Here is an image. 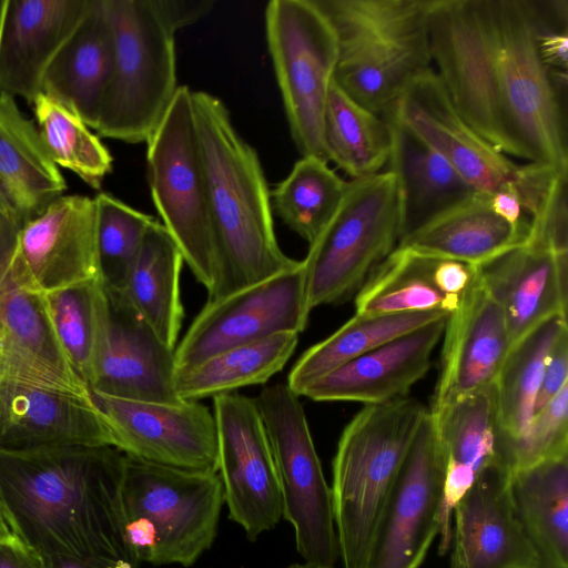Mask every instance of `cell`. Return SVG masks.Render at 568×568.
<instances>
[{"label": "cell", "mask_w": 568, "mask_h": 568, "mask_svg": "<svg viewBox=\"0 0 568 568\" xmlns=\"http://www.w3.org/2000/svg\"><path fill=\"white\" fill-rule=\"evenodd\" d=\"M4 4H6V0H0V28H1V22H2Z\"/></svg>", "instance_id": "f907efd6"}, {"label": "cell", "mask_w": 568, "mask_h": 568, "mask_svg": "<svg viewBox=\"0 0 568 568\" xmlns=\"http://www.w3.org/2000/svg\"><path fill=\"white\" fill-rule=\"evenodd\" d=\"M181 250L161 222L154 220L121 292L155 335L175 349L183 320Z\"/></svg>", "instance_id": "4dcf8cb0"}, {"label": "cell", "mask_w": 568, "mask_h": 568, "mask_svg": "<svg viewBox=\"0 0 568 568\" xmlns=\"http://www.w3.org/2000/svg\"><path fill=\"white\" fill-rule=\"evenodd\" d=\"M439 373L429 410L493 386L509 351L503 311L478 267L457 307L446 318Z\"/></svg>", "instance_id": "d6986e66"}, {"label": "cell", "mask_w": 568, "mask_h": 568, "mask_svg": "<svg viewBox=\"0 0 568 568\" xmlns=\"http://www.w3.org/2000/svg\"><path fill=\"white\" fill-rule=\"evenodd\" d=\"M346 186L347 181L327 162L302 156L271 191L272 207L286 226L310 244L337 210Z\"/></svg>", "instance_id": "74e56055"}, {"label": "cell", "mask_w": 568, "mask_h": 568, "mask_svg": "<svg viewBox=\"0 0 568 568\" xmlns=\"http://www.w3.org/2000/svg\"><path fill=\"white\" fill-rule=\"evenodd\" d=\"M313 568H336V567H313Z\"/></svg>", "instance_id": "816d5d0a"}, {"label": "cell", "mask_w": 568, "mask_h": 568, "mask_svg": "<svg viewBox=\"0 0 568 568\" xmlns=\"http://www.w3.org/2000/svg\"><path fill=\"white\" fill-rule=\"evenodd\" d=\"M11 530L9 529L2 514H1V510H0V539H3L6 537H8L9 535H11Z\"/></svg>", "instance_id": "c3c4849f"}, {"label": "cell", "mask_w": 568, "mask_h": 568, "mask_svg": "<svg viewBox=\"0 0 568 568\" xmlns=\"http://www.w3.org/2000/svg\"><path fill=\"white\" fill-rule=\"evenodd\" d=\"M478 272L503 311L509 348L549 318H567L568 253L529 240Z\"/></svg>", "instance_id": "603a6c76"}, {"label": "cell", "mask_w": 568, "mask_h": 568, "mask_svg": "<svg viewBox=\"0 0 568 568\" xmlns=\"http://www.w3.org/2000/svg\"><path fill=\"white\" fill-rule=\"evenodd\" d=\"M265 34L292 140L302 156L329 162L324 113L338 49L314 0H272Z\"/></svg>", "instance_id": "8fae6325"}, {"label": "cell", "mask_w": 568, "mask_h": 568, "mask_svg": "<svg viewBox=\"0 0 568 568\" xmlns=\"http://www.w3.org/2000/svg\"><path fill=\"white\" fill-rule=\"evenodd\" d=\"M22 220L0 195V390L29 386L89 398L52 329L42 294L32 290L17 257Z\"/></svg>", "instance_id": "7c38bea8"}, {"label": "cell", "mask_w": 568, "mask_h": 568, "mask_svg": "<svg viewBox=\"0 0 568 568\" xmlns=\"http://www.w3.org/2000/svg\"><path fill=\"white\" fill-rule=\"evenodd\" d=\"M444 466L438 552L450 548L453 510L487 469L510 471L496 419L493 386L429 410ZM511 473V471H510Z\"/></svg>", "instance_id": "44dd1931"}, {"label": "cell", "mask_w": 568, "mask_h": 568, "mask_svg": "<svg viewBox=\"0 0 568 568\" xmlns=\"http://www.w3.org/2000/svg\"><path fill=\"white\" fill-rule=\"evenodd\" d=\"M568 456V384L536 412L526 434L507 446L513 473Z\"/></svg>", "instance_id": "60d3db41"}, {"label": "cell", "mask_w": 568, "mask_h": 568, "mask_svg": "<svg viewBox=\"0 0 568 568\" xmlns=\"http://www.w3.org/2000/svg\"><path fill=\"white\" fill-rule=\"evenodd\" d=\"M284 568H313V567L305 562H295V564H291Z\"/></svg>", "instance_id": "681fc988"}, {"label": "cell", "mask_w": 568, "mask_h": 568, "mask_svg": "<svg viewBox=\"0 0 568 568\" xmlns=\"http://www.w3.org/2000/svg\"><path fill=\"white\" fill-rule=\"evenodd\" d=\"M384 113L440 153L478 192L491 195L507 185L516 186L521 165L462 119L432 68L412 80Z\"/></svg>", "instance_id": "e0dca14e"}, {"label": "cell", "mask_w": 568, "mask_h": 568, "mask_svg": "<svg viewBox=\"0 0 568 568\" xmlns=\"http://www.w3.org/2000/svg\"><path fill=\"white\" fill-rule=\"evenodd\" d=\"M122 506L128 546L142 564L193 566L215 541L224 506L217 473L125 456Z\"/></svg>", "instance_id": "52a82bcc"}, {"label": "cell", "mask_w": 568, "mask_h": 568, "mask_svg": "<svg viewBox=\"0 0 568 568\" xmlns=\"http://www.w3.org/2000/svg\"><path fill=\"white\" fill-rule=\"evenodd\" d=\"M114 62V34L105 0H89L75 30L49 64L42 92L94 130Z\"/></svg>", "instance_id": "4316f807"}, {"label": "cell", "mask_w": 568, "mask_h": 568, "mask_svg": "<svg viewBox=\"0 0 568 568\" xmlns=\"http://www.w3.org/2000/svg\"><path fill=\"white\" fill-rule=\"evenodd\" d=\"M0 568H43L40 556L13 534L0 539Z\"/></svg>", "instance_id": "f6af8a7d"}, {"label": "cell", "mask_w": 568, "mask_h": 568, "mask_svg": "<svg viewBox=\"0 0 568 568\" xmlns=\"http://www.w3.org/2000/svg\"><path fill=\"white\" fill-rule=\"evenodd\" d=\"M298 334L283 333L220 352L175 372L174 388L182 400L200 402L234 390L265 384L286 365Z\"/></svg>", "instance_id": "1f68e13d"}, {"label": "cell", "mask_w": 568, "mask_h": 568, "mask_svg": "<svg viewBox=\"0 0 568 568\" xmlns=\"http://www.w3.org/2000/svg\"><path fill=\"white\" fill-rule=\"evenodd\" d=\"M539 14L541 27L537 36V49L540 60L551 72L567 74L568 30L554 27L542 18L540 11Z\"/></svg>", "instance_id": "7bdbcfd3"}, {"label": "cell", "mask_w": 568, "mask_h": 568, "mask_svg": "<svg viewBox=\"0 0 568 568\" xmlns=\"http://www.w3.org/2000/svg\"><path fill=\"white\" fill-rule=\"evenodd\" d=\"M89 0H6L0 28V93L33 104L44 73Z\"/></svg>", "instance_id": "cb8c5ba5"}, {"label": "cell", "mask_w": 568, "mask_h": 568, "mask_svg": "<svg viewBox=\"0 0 568 568\" xmlns=\"http://www.w3.org/2000/svg\"><path fill=\"white\" fill-rule=\"evenodd\" d=\"M388 171L395 176L400 239L473 196L475 190L435 149L387 113Z\"/></svg>", "instance_id": "484cf974"}, {"label": "cell", "mask_w": 568, "mask_h": 568, "mask_svg": "<svg viewBox=\"0 0 568 568\" xmlns=\"http://www.w3.org/2000/svg\"><path fill=\"white\" fill-rule=\"evenodd\" d=\"M336 37V84L384 113L430 68L429 0H314Z\"/></svg>", "instance_id": "5b68a950"}, {"label": "cell", "mask_w": 568, "mask_h": 568, "mask_svg": "<svg viewBox=\"0 0 568 568\" xmlns=\"http://www.w3.org/2000/svg\"><path fill=\"white\" fill-rule=\"evenodd\" d=\"M511 473L484 471L453 510L450 568H537L513 510Z\"/></svg>", "instance_id": "7402d4cb"}, {"label": "cell", "mask_w": 568, "mask_h": 568, "mask_svg": "<svg viewBox=\"0 0 568 568\" xmlns=\"http://www.w3.org/2000/svg\"><path fill=\"white\" fill-rule=\"evenodd\" d=\"M125 455L112 446L0 448V510L38 555L139 568L124 529Z\"/></svg>", "instance_id": "7a4b0ae2"}, {"label": "cell", "mask_w": 568, "mask_h": 568, "mask_svg": "<svg viewBox=\"0 0 568 568\" xmlns=\"http://www.w3.org/2000/svg\"><path fill=\"white\" fill-rule=\"evenodd\" d=\"M447 316L346 363L314 382L301 396L316 402H358L364 405L406 397L429 371Z\"/></svg>", "instance_id": "d4e9b609"}, {"label": "cell", "mask_w": 568, "mask_h": 568, "mask_svg": "<svg viewBox=\"0 0 568 568\" xmlns=\"http://www.w3.org/2000/svg\"><path fill=\"white\" fill-rule=\"evenodd\" d=\"M43 568H109L100 564L62 555H39Z\"/></svg>", "instance_id": "7dc6e473"}, {"label": "cell", "mask_w": 568, "mask_h": 568, "mask_svg": "<svg viewBox=\"0 0 568 568\" xmlns=\"http://www.w3.org/2000/svg\"><path fill=\"white\" fill-rule=\"evenodd\" d=\"M287 384L265 386L254 398L278 478L283 518L312 567H335L339 549L328 486L305 410Z\"/></svg>", "instance_id": "30bf717a"}, {"label": "cell", "mask_w": 568, "mask_h": 568, "mask_svg": "<svg viewBox=\"0 0 568 568\" xmlns=\"http://www.w3.org/2000/svg\"><path fill=\"white\" fill-rule=\"evenodd\" d=\"M428 412L406 396L364 405L345 426L331 486L343 568H364L387 498Z\"/></svg>", "instance_id": "277c9868"}, {"label": "cell", "mask_w": 568, "mask_h": 568, "mask_svg": "<svg viewBox=\"0 0 568 568\" xmlns=\"http://www.w3.org/2000/svg\"><path fill=\"white\" fill-rule=\"evenodd\" d=\"M217 474L229 518L255 541L283 518L282 496L268 439L254 398L229 393L213 398Z\"/></svg>", "instance_id": "5bb4252c"}, {"label": "cell", "mask_w": 568, "mask_h": 568, "mask_svg": "<svg viewBox=\"0 0 568 568\" xmlns=\"http://www.w3.org/2000/svg\"><path fill=\"white\" fill-rule=\"evenodd\" d=\"M490 205L499 217L511 224H516L527 216L523 215V207L513 185H507L491 194Z\"/></svg>", "instance_id": "bcb514c9"}, {"label": "cell", "mask_w": 568, "mask_h": 568, "mask_svg": "<svg viewBox=\"0 0 568 568\" xmlns=\"http://www.w3.org/2000/svg\"><path fill=\"white\" fill-rule=\"evenodd\" d=\"M536 1L430 0L432 61L454 108L503 154L568 172L556 84L540 60Z\"/></svg>", "instance_id": "6da1fadb"}, {"label": "cell", "mask_w": 568, "mask_h": 568, "mask_svg": "<svg viewBox=\"0 0 568 568\" xmlns=\"http://www.w3.org/2000/svg\"><path fill=\"white\" fill-rule=\"evenodd\" d=\"M67 183L39 129L13 97L0 93V195L28 220L62 196Z\"/></svg>", "instance_id": "f1b7e54d"}, {"label": "cell", "mask_w": 568, "mask_h": 568, "mask_svg": "<svg viewBox=\"0 0 568 568\" xmlns=\"http://www.w3.org/2000/svg\"><path fill=\"white\" fill-rule=\"evenodd\" d=\"M106 293L108 317L90 389L124 399L182 402L174 388L175 349L155 335L121 291L106 287Z\"/></svg>", "instance_id": "ffe728a7"}, {"label": "cell", "mask_w": 568, "mask_h": 568, "mask_svg": "<svg viewBox=\"0 0 568 568\" xmlns=\"http://www.w3.org/2000/svg\"><path fill=\"white\" fill-rule=\"evenodd\" d=\"M567 318L555 316L509 348L493 384L497 425L507 446L520 439L535 415L542 373Z\"/></svg>", "instance_id": "d6a6232c"}, {"label": "cell", "mask_w": 568, "mask_h": 568, "mask_svg": "<svg viewBox=\"0 0 568 568\" xmlns=\"http://www.w3.org/2000/svg\"><path fill=\"white\" fill-rule=\"evenodd\" d=\"M447 315L444 312L355 313L337 331L300 356L288 374L287 386L301 396L314 382L346 363Z\"/></svg>", "instance_id": "836d02e7"}, {"label": "cell", "mask_w": 568, "mask_h": 568, "mask_svg": "<svg viewBox=\"0 0 568 568\" xmlns=\"http://www.w3.org/2000/svg\"><path fill=\"white\" fill-rule=\"evenodd\" d=\"M324 141L328 160L352 179L377 174L387 164L386 120L353 100L334 79L324 113Z\"/></svg>", "instance_id": "d590c367"}, {"label": "cell", "mask_w": 568, "mask_h": 568, "mask_svg": "<svg viewBox=\"0 0 568 568\" xmlns=\"http://www.w3.org/2000/svg\"><path fill=\"white\" fill-rule=\"evenodd\" d=\"M399 239L394 174L387 170L347 181L337 210L302 261L310 311L356 295Z\"/></svg>", "instance_id": "9c48e42d"}, {"label": "cell", "mask_w": 568, "mask_h": 568, "mask_svg": "<svg viewBox=\"0 0 568 568\" xmlns=\"http://www.w3.org/2000/svg\"><path fill=\"white\" fill-rule=\"evenodd\" d=\"M530 235L529 217L511 224L493 211L490 194L477 192L403 237L397 246L423 256L480 267L527 244Z\"/></svg>", "instance_id": "83f0119b"}, {"label": "cell", "mask_w": 568, "mask_h": 568, "mask_svg": "<svg viewBox=\"0 0 568 568\" xmlns=\"http://www.w3.org/2000/svg\"><path fill=\"white\" fill-rule=\"evenodd\" d=\"M114 62L103 94L98 136L146 142L178 91L175 33L166 0H105Z\"/></svg>", "instance_id": "8992f818"}, {"label": "cell", "mask_w": 568, "mask_h": 568, "mask_svg": "<svg viewBox=\"0 0 568 568\" xmlns=\"http://www.w3.org/2000/svg\"><path fill=\"white\" fill-rule=\"evenodd\" d=\"M192 109L209 184L216 278L207 301L292 270L300 261L280 247L271 191L256 150L236 131L225 104L192 91Z\"/></svg>", "instance_id": "3957f363"}, {"label": "cell", "mask_w": 568, "mask_h": 568, "mask_svg": "<svg viewBox=\"0 0 568 568\" xmlns=\"http://www.w3.org/2000/svg\"><path fill=\"white\" fill-rule=\"evenodd\" d=\"M567 384L568 327L559 334L548 356L536 398L535 413L549 403Z\"/></svg>", "instance_id": "b9f144b4"}, {"label": "cell", "mask_w": 568, "mask_h": 568, "mask_svg": "<svg viewBox=\"0 0 568 568\" xmlns=\"http://www.w3.org/2000/svg\"><path fill=\"white\" fill-rule=\"evenodd\" d=\"M509 494L537 568H568V456L513 473Z\"/></svg>", "instance_id": "f546056e"}, {"label": "cell", "mask_w": 568, "mask_h": 568, "mask_svg": "<svg viewBox=\"0 0 568 568\" xmlns=\"http://www.w3.org/2000/svg\"><path fill=\"white\" fill-rule=\"evenodd\" d=\"M42 296L60 347L73 371L90 388L108 317V293L103 281L79 283Z\"/></svg>", "instance_id": "8d00e7d4"}, {"label": "cell", "mask_w": 568, "mask_h": 568, "mask_svg": "<svg viewBox=\"0 0 568 568\" xmlns=\"http://www.w3.org/2000/svg\"><path fill=\"white\" fill-rule=\"evenodd\" d=\"M16 252L30 286L39 294L102 280L94 199L62 195L24 220L17 233Z\"/></svg>", "instance_id": "ac0fdd59"}, {"label": "cell", "mask_w": 568, "mask_h": 568, "mask_svg": "<svg viewBox=\"0 0 568 568\" xmlns=\"http://www.w3.org/2000/svg\"><path fill=\"white\" fill-rule=\"evenodd\" d=\"M145 143L148 181L161 223L209 294L216 278V245L192 90L187 85H179Z\"/></svg>", "instance_id": "ba28073f"}, {"label": "cell", "mask_w": 568, "mask_h": 568, "mask_svg": "<svg viewBox=\"0 0 568 568\" xmlns=\"http://www.w3.org/2000/svg\"><path fill=\"white\" fill-rule=\"evenodd\" d=\"M310 308L303 262L219 300L207 301L174 351L175 372L236 346L303 332Z\"/></svg>", "instance_id": "4fadbf2b"}, {"label": "cell", "mask_w": 568, "mask_h": 568, "mask_svg": "<svg viewBox=\"0 0 568 568\" xmlns=\"http://www.w3.org/2000/svg\"><path fill=\"white\" fill-rule=\"evenodd\" d=\"M436 258L396 246L355 295V313L453 312L460 298L442 293L433 280ZM462 297V296H460Z\"/></svg>", "instance_id": "e575fe53"}, {"label": "cell", "mask_w": 568, "mask_h": 568, "mask_svg": "<svg viewBox=\"0 0 568 568\" xmlns=\"http://www.w3.org/2000/svg\"><path fill=\"white\" fill-rule=\"evenodd\" d=\"M33 111L53 162L75 173L91 187L100 189L113 162L100 138L80 116L43 92L34 100Z\"/></svg>", "instance_id": "f35d334b"}, {"label": "cell", "mask_w": 568, "mask_h": 568, "mask_svg": "<svg viewBox=\"0 0 568 568\" xmlns=\"http://www.w3.org/2000/svg\"><path fill=\"white\" fill-rule=\"evenodd\" d=\"M97 244L103 283L121 291L154 217L109 193L94 197Z\"/></svg>", "instance_id": "ab89813d"}, {"label": "cell", "mask_w": 568, "mask_h": 568, "mask_svg": "<svg viewBox=\"0 0 568 568\" xmlns=\"http://www.w3.org/2000/svg\"><path fill=\"white\" fill-rule=\"evenodd\" d=\"M113 447L143 463L217 473L213 412L200 402L154 403L113 397L90 389Z\"/></svg>", "instance_id": "9a60e30c"}, {"label": "cell", "mask_w": 568, "mask_h": 568, "mask_svg": "<svg viewBox=\"0 0 568 568\" xmlns=\"http://www.w3.org/2000/svg\"><path fill=\"white\" fill-rule=\"evenodd\" d=\"M476 270V266L459 261L436 258L433 280L442 293L460 298L473 281Z\"/></svg>", "instance_id": "ee69618b"}, {"label": "cell", "mask_w": 568, "mask_h": 568, "mask_svg": "<svg viewBox=\"0 0 568 568\" xmlns=\"http://www.w3.org/2000/svg\"><path fill=\"white\" fill-rule=\"evenodd\" d=\"M444 466L429 415L406 455L364 568H419L440 531Z\"/></svg>", "instance_id": "2e32d148"}]
</instances>
